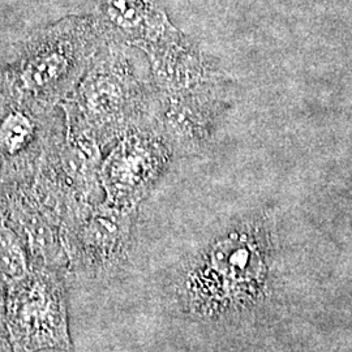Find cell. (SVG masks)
Wrapping results in <instances>:
<instances>
[{
    "label": "cell",
    "mask_w": 352,
    "mask_h": 352,
    "mask_svg": "<svg viewBox=\"0 0 352 352\" xmlns=\"http://www.w3.org/2000/svg\"><path fill=\"white\" fill-rule=\"evenodd\" d=\"M149 82L124 52L97 56L78 91V106L89 128L101 138H123L142 128L151 115Z\"/></svg>",
    "instance_id": "cell-2"
},
{
    "label": "cell",
    "mask_w": 352,
    "mask_h": 352,
    "mask_svg": "<svg viewBox=\"0 0 352 352\" xmlns=\"http://www.w3.org/2000/svg\"><path fill=\"white\" fill-rule=\"evenodd\" d=\"M225 84L226 81L161 94L155 116L161 133L171 145L199 149L212 139L227 107Z\"/></svg>",
    "instance_id": "cell-5"
},
{
    "label": "cell",
    "mask_w": 352,
    "mask_h": 352,
    "mask_svg": "<svg viewBox=\"0 0 352 352\" xmlns=\"http://www.w3.org/2000/svg\"><path fill=\"white\" fill-rule=\"evenodd\" d=\"M6 322L13 352L72 351L63 285L51 273L28 272L12 280Z\"/></svg>",
    "instance_id": "cell-3"
},
{
    "label": "cell",
    "mask_w": 352,
    "mask_h": 352,
    "mask_svg": "<svg viewBox=\"0 0 352 352\" xmlns=\"http://www.w3.org/2000/svg\"><path fill=\"white\" fill-rule=\"evenodd\" d=\"M173 145L158 131L138 128L116 144L102 164L101 179L113 208L139 202L164 174Z\"/></svg>",
    "instance_id": "cell-4"
},
{
    "label": "cell",
    "mask_w": 352,
    "mask_h": 352,
    "mask_svg": "<svg viewBox=\"0 0 352 352\" xmlns=\"http://www.w3.org/2000/svg\"><path fill=\"white\" fill-rule=\"evenodd\" d=\"M270 241L260 225L247 223L215 240L193 264L184 283L189 308L223 315L257 302L269 277Z\"/></svg>",
    "instance_id": "cell-1"
},
{
    "label": "cell",
    "mask_w": 352,
    "mask_h": 352,
    "mask_svg": "<svg viewBox=\"0 0 352 352\" xmlns=\"http://www.w3.org/2000/svg\"><path fill=\"white\" fill-rule=\"evenodd\" d=\"M124 223L116 213H101L89 222L84 232L87 251L98 260H106L115 254L124 240Z\"/></svg>",
    "instance_id": "cell-8"
},
{
    "label": "cell",
    "mask_w": 352,
    "mask_h": 352,
    "mask_svg": "<svg viewBox=\"0 0 352 352\" xmlns=\"http://www.w3.org/2000/svg\"><path fill=\"white\" fill-rule=\"evenodd\" d=\"M90 62L88 51L67 39H43L16 63L12 85L30 100H50L62 94Z\"/></svg>",
    "instance_id": "cell-6"
},
{
    "label": "cell",
    "mask_w": 352,
    "mask_h": 352,
    "mask_svg": "<svg viewBox=\"0 0 352 352\" xmlns=\"http://www.w3.org/2000/svg\"><path fill=\"white\" fill-rule=\"evenodd\" d=\"M144 49L149 58L154 85L161 94L180 93L227 80L223 71L209 56L183 38Z\"/></svg>",
    "instance_id": "cell-7"
},
{
    "label": "cell",
    "mask_w": 352,
    "mask_h": 352,
    "mask_svg": "<svg viewBox=\"0 0 352 352\" xmlns=\"http://www.w3.org/2000/svg\"><path fill=\"white\" fill-rule=\"evenodd\" d=\"M36 135V122L25 110H8L0 119V155L7 160L20 157L30 148Z\"/></svg>",
    "instance_id": "cell-9"
},
{
    "label": "cell",
    "mask_w": 352,
    "mask_h": 352,
    "mask_svg": "<svg viewBox=\"0 0 352 352\" xmlns=\"http://www.w3.org/2000/svg\"><path fill=\"white\" fill-rule=\"evenodd\" d=\"M0 270L14 279L25 276V260L20 245L8 232L0 231Z\"/></svg>",
    "instance_id": "cell-10"
},
{
    "label": "cell",
    "mask_w": 352,
    "mask_h": 352,
    "mask_svg": "<svg viewBox=\"0 0 352 352\" xmlns=\"http://www.w3.org/2000/svg\"><path fill=\"white\" fill-rule=\"evenodd\" d=\"M0 352H13L12 346L10 340H6L0 336Z\"/></svg>",
    "instance_id": "cell-11"
}]
</instances>
